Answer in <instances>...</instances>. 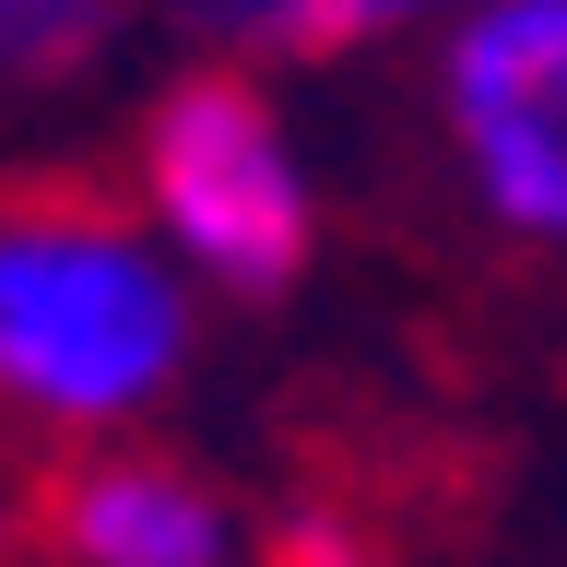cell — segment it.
I'll list each match as a JSON object with an SVG mask.
<instances>
[{
  "label": "cell",
  "mask_w": 567,
  "mask_h": 567,
  "mask_svg": "<svg viewBox=\"0 0 567 567\" xmlns=\"http://www.w3.org/2000/svg\"><path fill=\"white\" fill-rule=\"evenodd\" d=\"M35 532L60 567H248V520L225 508V485L154 450H106V437L48 473Z\"/></svg>",
  "instance_id": "277c9868"
},
{
  "label": "cell",
  "mask_w": 567,
  "mask_h": 567,
  "mask_svg": "<svg viewBox=\"0 0 567 567\" xmlns=\"http://www.w3.org/2000/svg\"><path fill=\"white\" fill-rule=\"evenodd\" d=\"M154 0H0V95L35 106V95H71L83 71L118 60V35L142 24Z\"/></svg>",
  "instance_id": "8992f818"
},
{
  "label": "cell",
  "mask_w": 567,
  "mask_h": 567,
  "mask_svg": "<svg viewBox=\"0 0 567 567\" xmlns=\"http://www.w3.org/2000/svg\"><path fill=\"white\" fill-rule=\"evenodd\" d=\"M260 567H379V532L354 520V508H331V496H296L260 532Z\"/></svg>",
  "instance_id": "52a82bcc"
},
{
  "label": "cell",
  "mask_w": 567,
  "mask_h": 567,
  "mask_svg": "<svg viewBox=\"0 0 567 567\" xmlns=\"http://www.w3.org/2000/svg\"><path fill=\"white\" fill-rule=\"evenodd\" d=\"M202 60H248V71H284V60H343L367 35H390L402 12L390 0H154Z\"/></svg>",
  "instance_id": "5b68a950"
},
{
  "label": "cell",
  "mask_w": 567,
  "mask_h": 567,
  "mask_svg": "<svg viewBox=\"0 0 567 567\" xmlns=\"http://www.w3.org/2000/svg\"><path fill=\"white\" fill-rule=\"evenodd\" d=\"M437 142L496 237L567 260V0H461L437 35Z\"/></svg>",
  "instance_id": "3957f363"
},
{
  "label": "cell",
  "mask_w": 567,
  "mask_h": 567,
  "mask_svg": "<svg viewBox=\"0 0 567 567\" xmlns=\"http://www.w3.org/2000/svg\"><path fill=\"white\" fill-rule=\"evenodd\" d=\"M189 379V260L71 189L0 202V414L95 450Z\"/></svg>",
  "instance_id": "6da1fadb"
},
{
  "label": "cell",
  "mask_w": 567,
  "mask_h": 567,
  "mask_svg": "<svg viewBox=\"0 0 567 567\" xmlns=\"http://www.w3.org/2000/svg\"><path fill=\"white\" fill-rule=\"evenodd\" d=\"M390 12H402V24H414V12H461V0H390Z\"/></svg>",
  "instance_id": "ba28073f"
},
{
  "label": "cell",
  "mask_w": 567,
  "mask_h": 567,
  "mask_svg": "<svg viewBox=\"0 0 567 567\" xmlns=\"http://www.w3.org/2000/svg\"><path fill=\"white\" fill-rule=\"evenodd\" d=\"M131 189H142V225L189 260V284L237 296V308L284 296L319 248V177L248 60H189L142 95Z\"/></svg>",
  "instance_id": "7a4b0ae2"
}]
</instances>
